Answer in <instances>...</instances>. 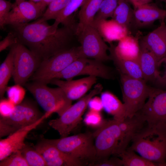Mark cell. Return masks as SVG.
<instances>
[{
	"instance_id": "cell-32",
	"label": "cell",
	"mask_w": 166,
	"mask_h": 166,
	"mask_svg": "<svg viewBox=\"0 0 166 166\" xmlns=\"http://www.w3.org/2000/svg\"><path fill=\"white\" fill-rule=\"evenodd\" d=\"M118 0H103L96 15L93 24L112 18L116 9Z\"/></svg>"
},
{
	"instance_id": "cell-25",
	"label": "cell",
	"mask_w": 166,
	"mask_h": 166,
	"mask_svg": "<svg viewBox=\"0 0 166 166\" xmlns=\"http://www.w3.org/2000/svg\"><path fill=\"white\" fill-rule=\"evenodd\" d=\"M103 0H87L81 7L78 13L79 22L77 29L93 24L95 17Z\"/></svg>"
},
{
	"instance_id": "cell-14",
	"label": "cell",
	"mask_w": 166,
	"mask_h": 166,
	"mask_svg": "<svg viewBox=\"0 0 166 166\" xmlns=\"http://www.w3.org/2000/svg\"><path fill=\"white\" fill-rule=\"evenodd\" d=\"M45 10L40 2L15 1L5 21V26L28 23L41 17Z\"/></svg>"
},
{
	"instance_id": "cell-27",
	"label": "cell",
	"mask_w": 166,
	"mask_h": 166,
	"mask_svg": "<svg viewBox=\"0 0 166 166\" xmlns=\"http://www.w3.org/2000/svg\"><path fill=\"white\" fill-rule=\"evenodd\" d=\"M14 50L12 47L0 66V97L3 98L14 70Z\"/></svg>"
},
{
	"instance_id": "cell-45",
	"label": "cell",
	"mask_w": 166,
	"mask_h": 166,
	"mask_svg": "<svg viewBox=\"0 0 166 166\" xmlns=\"http://www.w3.org/2000/svg\"><path fill=\"white\" fill-rule=\"evenodd\" d=\"M53 0H41L40 2L42 6L45 10L46 7Z\"/></svg>"
},
{
	"instance_id": "cell-34",
	"label": "cell",
	"mask_w": 166,
	"mask_h": 166,
	"mask_svg": "<svg viewBox=\"0 0 166 166\" xmlns=\"http://www.w3.org/2000/svg\"><path fill=\"white\" fill-rule=\"evenodd\" d=\"M6 92L8 99L15 105L23 101L26 94L25 90L22 86L17 84L7 87Z\"/></svg>"
},
{
	"instance_id": "cell-30",
	"label": "cell",
	"mask_w": 166,
	"mask_h": 166,
	"mask_svg": "<svg viewBox=\"0 0 166 166\" xmlns=\"http://www.w3.org/2000/svg\"><path fill=\"white\" fill-rule=\"evenodd\" d=\"M87 0H70L68 4L61 12L57 18L55 20L53 27L56 30L59 25L64 24L69 21L72 18V16L79 8L81 7Z\"/></svg>"
},
{
	"instance_id": "cell-33",
	"label": "cell",
	"mask_w": 166,
	"mask_h": 166,
	"mask_svg": "<svg viewBox=\"0 0 166 166\" xmlns=\"http://www.w3.org/2000/svg\"><path fill=\"white\" fill-rule=\"evenodd\" d=\"M20 150L29 166H47L42 156L34 148L26 144Z\"/></svg>"
},
{
	"instance_id": "cell-37",
	"label": "cell",
	"mask_w": 166,
	"mask_h": 166,
	"mask_svg": "<svg viewBox=\"0 0 166 166\" xmlns=\"http://www.w3.org/2000/svg\"><path fill=\"white\" fill-rule=\"evenodd\" d=\"M13 3L6 0H0V27L4 28L5 21L9 13L12 9Z\"/></svg>"
},
{
	"instance_id": "cell-8",
	"label": "cell",
	"mask_w": 166,
	"mask_h": 166,
	"mask_svg": "<svg viewBox=\"0 0 166 166\" xmlns=\"http://www.w3.org/2000/svg\"><path fill=\"white\" fill-rule=\"evenodd\" d=\"M76 35L81 44L79 46L80 57L95 59L102 62L110 60L107 53L109 46L93 24L76 29Z\"/></svg>"
},
{
	"instance_id": "cell-10",
	"label": "cell",
	"mask_w": 166,
	"mask_h": 166,
	"mask_svg": "<svg viewBox=\"0 0 166 166\" xmlns=\"http://www.w3.org/2000/svg\"><path fill=\"white\" fill-rule=\"evenodd\" d=\"M93 133L96 151L95 162L114 156L120 136L118 121L113 119L105 121Z\"/></svg>"
},
{
	"instance_id": "cell-39",
	"label": "cell",
	"mask_w": 166,
	"mask_h": 166,
	"mask_svg": "<svg viewBox=\"0 0 166 166\" xmlns=\"http://www.w3.org/2000/svg\"><path fill=\"white\" fill-rule=\"evenodd\" d=\"M113 157L102 160L97 161L91 166H123L121 158L117 156H113Z\"/></svg>"
},
{
	"instance_id": "cell-28",
	"label": "cell",
	"mask_w": 166,
	"mask_h": 166,
	"mask_svg": "<svg viewBox=\"0 0 166 166\" xmlns=\"http://www.w3.org/2000/svg\"><path fill=\"white\" fill-rule=\"evenodd\" d=\"M136 152L127 148L120 154V157L124 166H162L161 165L150 161L141 156L137 155Z\"/></svg>"
},
{
	"instance_id": "cell-26",
	"label": "cell",
	"mask_w": 166,
	"mask_h": 166,
	"mask_svg": "<svg viewBox=\"0 0 166 166\" xmlns=\"http://www.w3.org/2000/svg\"><path fill=\"white\" fill-rule=\"evenodd\" d=\"M133 12V9L127 0H118L117 6L111 18L131 31Z\"/></svg>"
},
{
	"instance_id": "cell-1",
	"label": "cell",
	"mask_w": 166,
	"mask_h": 166,
	"mask_svg": "<svg viewBox=\"0 0 166 166\" xmlns=\"http://www.w3.org/2000/svg\"><path fill=\"white\" fill-rule=\"evenodd\" d=\"M54 29L46 21L9 25L18 42L42 61L72 46L77 24L74 19Z\"/></svg>"
},
{
	"instance_id": "cell-49",
	"label": "cell",
	"mask_w": 166,
	"mask_h": 166,
	"mask_svg": "<svg viewBox=\"0 0 166 166\" xmlns=\"http://www.w3.org/2000/svg\"><path fill=\"white\" fill-rule=\"evenodd\" d=\"M165 22H166V19L165 20Z\"/></svg>"
},
{
	"instance_id": "cell-5",
	"label": "cell",
	"mask_w": 166,
	"mask_h": 166,
	"mask_svg": "<svg viewBox=\"0 0 166 166\" xmlns=\"http://www.w3.org/2000/svg\"><path fill=\"white\" fill-rule=\"evenodd\" d=\"M102 89L101 84L95 85L89 93L71 105L59 117L50 120L49 125L59 133L61 137L68 136L80 122L90 99L100 93Z\"/></svg>"
},
{
	"instance_id": "cell-24",
	"label": "cell",
	"mask_w": 166,
	"mask_h": 166,
	"mask_svg": "<svg viewBox=\"0 0 166 166\" xmlns=\"http://www.w3.org/2000/svg\"><path fill=\"white\" fill-rule=\"evenodd\" d=\"M101 99L103 109L112 115L113 119L121 121L125 118V110L123 103L112 93L108 91L102 93Z\"/></svg>"
},
{
	"instance_id": "cell-44",
	"label": "cell",
	"mask_w": 166,
	"mask_h": 166,
	"mask_svg": "<svg viewBox=\"0 0 166 166\" xmlns=\"http://www.w3.org/2000/svg\"><path fill=\"white\" fill-rule=\"evenodd\" d=\"M164 62L166 64V57ZM155 81L160 86L166 87V70L164 75L163 76L160 75Z\"/></svg>"
},
{
	"instance_id": "cell-41",
	"label": "cell",
	"mask_w": 166,
	"mask_h": 166,
	"mask_svg": "<svg viewBox=\"0 0 166 166\" xmlns=\"http://www.w3.org/2000/svg\"><path fill=\"white\" fill-rule=\"evenodd\" d=\"M18 129L0 119V137L9 136Z\"/></svg>"
},
{
	"instance_id": "cell-36",
	"label": "cell",
	"mask_w": 166,
	"mask_h": 166,
	"mask_svg": "<svg viewBox=\"0 0 166 166\" xmlns=\"http://www.w3.org/2000/svg\"><path fill=\"white\" fill-rule=\"evenodd\" d=\"M100 112L89 109L84 119L85 124L97 128L100 127L105 121L104 120Z\"/></svg>"
},
{
	"instance_id": "cell-2",
	"label": "cell",
	"mask_w": 166,
	"mask_h": 166,
	"mask_svg": "<svg viewBox=\"0 0 166 166\" xmlns=\"http://www.w3.org/2000/svg\"><path fill=\"white\" fill-rule=\"evenodd\" d=\"M131 142L127 148L150 161L166 166V128L147 125Z\"/></svg>"
},
{
	"instance_id": "cell-15",
	"label": "cell",
	"mask_w": 166,
	"mask_h": 166,
	"mask_svg": "<svg viewBox=\"0 0 166 166\" xmlns=\"http://www.w3.org/2000/svg\"><path fill=\"white\" fill-rule=\"evenodd\" d=\"M52 113L46 112L41 118L34 123L21 128L6 138L0 140V161L14 152L22 149L26 145L25 140L28 133L36 128Z\"/></svg>"
},
{
	"instance_id": "cell-12",
	"label": "cell",
	"mask_w": 166,
	"mask_h": 166,
	"mask_svg": "<svg viewBox=\"0 0 166 166\" xmlns=\"http://www.w3.org/2000/svg\"><path fill=\"white\" fill-rule=\"evenodd\" d=\"M138 113L147 125L166 128V90L151 87L147 101Z\"/></svg>"
},
{
	"instance_id": "cell-7",
	"label": "cell",
	"mask_w": 166,
	"mask_h": 166,
	"mask_svg": "<svg viewBox=\"0 0 166 166\" xmlns=\"http://www.w3.org/2000/svg\"><path fill=\"white\" fill-rule=\"evenodd\" d=\"M80 57L79 47H72L42 61L29 80L48 84L74 61Z\"/></svg>"
},
{
	"instance_id": "cell-47",
	"label": "cell",
	"mask_w": 166,
	"mask_h": 166,
	"mask_svg": "<svg viewBox=\"0 0 166 166\" xmlns=\"http://www.w3.org/2000/svg\"><path fill=\"white\" fill-rule=\"evenodd\" d=\"M26 0H15V1L16 2H19V1H26Z\"/></svg>"
},
{
	"instance_id": "cell-42",
	"label": "cell",
	"mask_w": 166,
	"mask_h": 166,
	"mask_svg": "<svg viewBox=\"0 0 166 166\" xmlns=\"http://www.w3.org/2000/svg\"><path fill=\"white\" fill-rule=\"evenodd\" d=\"M95 96L90 99L88 103V106L89 109L101 112L103 109L101 99Z\"/></svg>"
},
{
	"instance_id": "cell-16",
	"label": "cell",
	"mask_w": 166,
	"mask_h": 166,
	"mask_svg": "<svg viewBox=\"0 0 166 166\" xmlns=\"http://www.w3.org/2000/svg\"><path fill=\"white\" fill-rule=\"evenodd\" d=\"M139 45L146 48L157 58L160 65L166 57V22L160 21V26L147 35L140 37Z\"/></svg>"
},
{
	"instance_id": "cell-13",
	"label": "cell",
	"mask_w": 166,
	"mask_h": 166,
	"mask_svg": "<svg viewBox=\"0 0 166 166\" xmlns=\"http://www.w3.org/2000/svg\"><path fill=\"white\" fill-rule=\"evenodd\" d=\"M43 115L35 103L25 100L16 105L8 116L0 117V119L18 130L35 122Z\"/></svg>"
},
{
	"instance_id": "cell-4",
	"label": "cell",
	"mask_w": 166,
	"mask_h": 166,
	"mask_svg": "<svg viewBox=\"0 0 166 166\" xmlns=\"http://www.w3.org/2000/svg\"><path fill=\"white\" fill-rule=\"evenodd\" d=\"M47 85L31 81L25 86L46 112L61 115L71 105L72 101L60 87L52 88Z\"/></svg>"
},
{
	"instance_id": "cell-20",
	"label": "cell",
	"mask_w": 166,
	"mask_h": 166,
	"mask_svg": "<svg viewBox=\"0 0 166 166\" xmlns=\"http://www.w3.org/2000/svg\"><path fill=\"white\" fill-rule=\"evenodd\" d=\"M97 78L88 76L81 79L69 81H63L53 78L49 83L60 88L71 100L81 98L97 82Z\"/></svg>"
},
{
	"instance_id": "cell-48",
	"label": "cell",
	"mask_w": 166,
	"mask_h": 166,
	"mask_svg": "<svg viewBox=\"0 0 166 166\" xmlns=\"http://www.w3.org/2000/svg\"><path fill=\"white\" fill-rule=\"evenodd\" d=\"M162 2H163L166 4V0H160Z\"/></svg>"
},
{
	"instance_id": "cell-31",
	"label": "cell",
	"mask_w": 166,
	"mask_h": 166,
	"mask_svg": "<svg viewBox=\"0 0 166 166\" xmlns=\"http://www.w3.org/2000/svg\"><path fill=\"white\" fill-rule=\"evenodd\" d=\"M70 0H53L48 6L42 16L37 21L39 22L56 19L69 3Z\"/></svg>"
},
{
	"instance_id": "cell-43",
	"label": "cell",
	"mask_w": 166,
	"mask_h": 166,
	"mask_svg": "<svg viewBox=\"0 0 166 166\" xmlns=\"http://www.w3.org/2000/svg\"><path fill=\"white\" fill-rule=\"evenodd\" d=\"M130 4L132 5L133 8L138 6L151 3L152 0H127Z\"/></svg>"
},
{
	"instance_id": "cell-6",
	"label": "cell",
	"mask_w": 166,
	"mask_h": 166,
	"mask_svg": "<svg viewBox=\"0 0 166 166\" xmlns=\"http://www.w3.org/2000/svg\"><path fill=\"white\" fill-rule=\"evenodd\" d=\"M125 118L131 117L143 107L151 87L144 79L134 78L120 73Z\"/></svg>"
},
{
	"instance_id": "cell-21",
	"label": "cell",
	"mask_w": 166,
	"mask_h": 166,
	"mask_svg": "<svg viewBox=\"0 0 166 166\" xmlns=\"http://www.w3.org/2000/svg\"><path fill=\"white\" fill-rule=\"evenodd\" d=\"M109 44V51L110 60L113 61L120 73L134 78L144 79L138 60L127 58L121 56L116 51L115 46L112 42Z\"/></svg>"
},
{
	"instance_id": "cell-18",
	"label": "cell",
	"mask_w": 166,
	"mask_h": 166,
	"mask_svg": "<svg viewBox=\"0 0 166 166\" xmlns=\"http://www.w3.org/2000/svg\"><path fill=\"white\" fill-rule=\"evenodd\" d=\"M118 121L120 136L114 155L117 156L127 148L135 135L144 127L146 123L143 117L138 113L132 117H127Z\"/></svg>"
},
{
	"instance_id": "cell-17",
	"label": "cell",
	"mask_w": 166,
	"mask_h": 166,
	"mask_svg": "<svg viewBox=\"0 0 166 166\" xmlns=\"http://www.w3.org/2000/svg\"><path fill=\"white\" fill-rule=\"evenodd\" d=\"M35 149L42 156L48 166H82L80 162L62 152L46 139L38 143Z\"/></svg>"
},
{
	"instance_id": "cell-23",
	"label": "cell",
	"mask_w": 166,
	"mask_h": 166,
	"mask_svg": "<svg viewBox=\"0 0 166 166\" xmlns=\"http://www.w3.org/2000/svg\"><path fill=\"white\" fill-rule=\"evenodd\" d=\"M140 33L137 32L135 36L128 34L119 41L115 46L116 52L126 58L138 60L140 52L139 40Z\"/></svg>"
},
{
	"instance_id": "cell-11",
	"label": "cell",
	"mask_w": 166,
	"mask_h": 166,
	"mask_svg": "<svg viewBox=\"0 0 166 166\" xmlns=\"http://www.w3.org/2000/svg\"><path fill=\"white\" fill-rule=\"evenodd\" d=\"M82 75L106 79H112L113 77L111 69L103 62L92 59L79 57L71 63L54 78L69 81L75 77Z\"/></svg>"
},
{
	"instance_id": "cell-46",
	"label": "cell",
	"mask_w": 166,
	"mask_h": 166,
	"mask_svg": "<svg viewBox=\"0 0 166 166\" xmlns=\"http://www.w3.org/2000/svg\"><path fill=\"white\" fill-rule=\"evenodd\" d=\"M41 0H30V1H33L35 2H37L41 1Z\"/></svg>"
},
{
	"instance_id": "cell-9",
	"label": "cell",
	"mask_w": 166,
	"mask_h": 166,
	"mask_svg": "<svg viewBox=\"0 0 166 166\" xmlns=\"http://www.w3.org/2000/svg\"><path fill=\"white\" fill-rule=\"evenodd\" d=\"M14 50L13 77L15 84L25 86L37 70L42 61L24 45L18 42Z\"/></svg>"
},
{
	"instance_id": "cell-22",
	"label": "cell",
	"mask_w": 166,
	"mask_h": 166,
	"mask_svg": "<svg viewBox=\"0 0 166 166\" xmlns=\"http://www.w3.org/2000/svg\"><path fill=\"white\" fill-rule=\"evenodd\" d=\"M138 61L144 80L146 82L155 81L160 75L158 70L160 65L154 55L146 48L140 45Z\"/></svg>"
},
{
	"instance_id": "cell-40",
	"label": "cell",
	"mask_w": 166,
	"mask_h": 166,
	"mask_svg": "<svg viewBox=\"0 0 166 166\" xmlns=\"http://www.w3.org/2000/svg\"><path fill=\"white\" fill-rule=\"evenodd\" d=\"M17 38L12 31H10L7 36L0 42V52L10 48L18 42Z\"/></svg>"
},
{
	"instance_id": "cell-3",
	"label": "cell",
	"mask_w": 166,
	"mask_h": 166,
	"mask_svg": "<svg viewBox=\"0 0 166 166\" xmlns=\"http://www.w3.org/2000/svg\"><path fill=\"white\" fill-rule=\"evenodd\" d=\"M46 140L62 152L81 162L84 166H91L96 160L93 132Z\"/></svg>"
},
{
	"instance_id": "cell-35",
	"label": "cell",
	"mask_w": 166,
	"mask_h": 166,
	"mask_svg": "<svg viewBox=\"0 0 166 166\" xmlns=\"http://www.w3.org/2000/svg\"><path fill=\"white\" fill-rule=\"evenodd\" d=\"M0 166H29L21 150H18L0 161Z\"/></svg>"
},
{
	"instance_id": "cell-19",
	"label": "cell",
	"mask_w": 166,
	"mask_h": 166,
	"mask_svg": "<svg viewBox=\"0 0 166 166\" xmlns=\"http://www.w3.org/2000/svg\"><path fill=\"white\" fill-rule=\"evenodd\" d=\"M166 19V10L151 3L133 8L132 28L138 29L147 27L155 21Z\"/></svg>"
},
{
	"instance_id": "cell-29",
	"label": "cell",
	"mask_w": 166,
	"mask_h": 166,
	"mask_svg": "<svg viewBox=\"0 0 166 166\" xmlns=\"http://www.w3.org/2000/svg\"><path fill=\"white\" fill-rule=\"evenodd\" d=\"M106 20H104L105 23V34L106 39L109 43L114 41H119L131 34V31L128 29L119 24L113 19Z\"/></svg>"
},
{
	"instance_id": "cell-38",
	"label": "cell",
	"mask_w": 166,
	"mask_h": 166,
	"mask_svg": "<svg viewBox=\"0 0 166 166\" xmlns=\"http://www.w3.org/2000/svg\"><path fill=\"white\" fill-rule=\"evenodd\" d=\"M15 105L8 99L1 98L0 102V117L8 116L13 110Z\"/></svg>"
}]
</instances>
